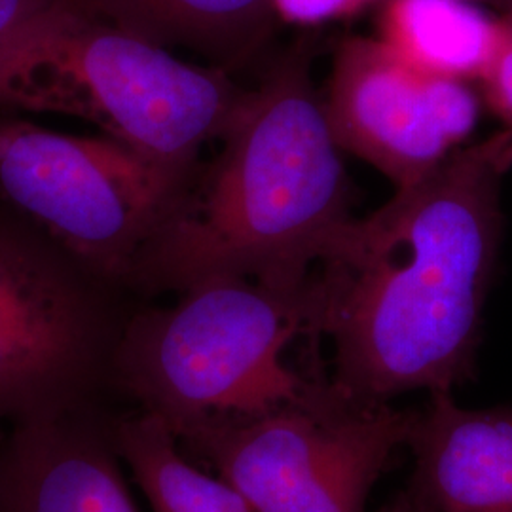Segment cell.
Here are the masks:
<instances>
[{
	"mask_svg": "<svg viewBox=\"0 0 512 512\" xmlns=\"http://www.w3.org/2000/svg\"><path fill=\"white\" fill-rule=\"evenodd\" d=\"M511 169L505 128L334 230L306 285V315L308 334L334 346L342 389L389 403L473 376Z\"/></svg>",
	"mask_w": 512,
	"mask_h": 512,
	"instance_id": "cell-1",
	"label": "cell"
},
{
	"mask_svg": "<svg viewBox=\"0 0 512 512\" xmlns=\"http://www.w3.org/2000/svg\"><path fill=\"white\" fill-rule=\"evenodd\" d=\"M220 141L215 162L200 165L137 256L128 281L135 298L232 277L304 291L349 219L342 148L311 82L308 50L275 65Z\"/></svg>",
	"mask_w": 512,
	"mask_h": 512,
	"instance_id": "cell-2",
	"label": "cell"
},
{
	"mask_svg": "<svg viewBox=\"0 0 512 512\" xmlns=\"http://www.w3.org/2000/svg\"><path fill=\"white\" fill-rule=\"evenodd\" d=\"M249 92L80 0H52L0 40L2 112L84 118L186 188L203 147L226 135Z\"/></svg>",
	"mask_w": 512,
	"mask_h": 512,
	"instance_id": "cell-3",
	"label": "cell"
},
{
	"mask_svg": "<svg viewBox=\"0 0 512 512\" xmlns=\"http://www.w3.org/2000/svg\"><path fill=\"white\" fill-rule=\"evenodd\" d=\"M306 334V289L205 281L171 306L133 308L114 353L112 389L181 437L294 399L313 372L291 368L285 351Z\"/></svg>",
	"mask_w": 512,
	"mask_h": 512,
	"instance_id": "cell-4",
	"label": "cell"
},
{
	"mask_svg": "<svg viewBox=\"0 0 512 512\" xmlns=\"http://www.w3.org/2000/svg\"><path fill=\"white\" fill-rule=\"evenodd\" d=\"M135 300L0 198V425L99 403Z\"/></svg>",
	"mask_w": 512,
	"mask_h": 512,
	"instance_id": "cell-5",
	"label": "cell"
},
{
	"mask_svg": "<svg viewBox=\"0 0 512 512\" xmlns=\"http://www.w3.org/2000/svg\"><path fill=\"white\" fill-rule=\"evenodd\" d=\"M412 418L414 410L359 399L315 370L294 399L175 439L255 512H365Z\"/></svg>",
	"mask_w": 512,
	"mask_h": 512,
	"instance_id": "cell-6",
	"label": "cell"
},
{
	"mask_svg": "<svg viewBox=\"0 0 512 512\" xmlns=\"http://www.w3.org/2000/svg\"><path fill=\"white\" fill-rule=\"evenodd\" d=\"M186 190L112 137L65 135L0 110V198L124 289Z\"/></svg>",
	"mask_w": 512,
	"mask_h": 512,
	"instance_id": "cell-7",
	"label": "cell"
},
{
	"mask_svg": "<svg viewBox=\"0 0 512 512\" xmlns=\"http://www.w3.org/2000/svg\"><path fill=\"white\" fill-rule=\"evenodd\" d=\"M325 110L340 148L403 188L459 150L480 97L471 82L412 67L380 38L349 37L334 55Z\"/></svg>",
	"mask_w": 512,
	"mask_h": 512,
	"instance_id": "cell-8",
	"label": "cell"
},
{
	"mask_svg": "<svg viewBox=\"0 0 512 512\" xmlns=\"http://www.w3.org/2000/svg\"><path fill=\"white\" fill-rule=\"evenodd\" d=\"M99 403L4 425L0 512H139Z\"/></svg>",
	"mask_w": 512,
	"mask_h": 512,
	"instance_id": "cell-9",
	"label": "cell"
},
{
	"mask_svg": "<svg viewBox=\"0 0 512 512\" xmlns=\"http://www.w3.org/2000/svg\"><path fill=\"white\" fill-rule=\"evenodd\" d=\"M416 465L382 512H512V408H463L452 391L414 410Z\"/></svg>",
	"mask_w": 512,
	"mask_h": 512,
	"instance_id": "cell-10",
	"label": "cell"
},
{
	"mask_svg": "<svg viewBox=\"0 0 512 512\" xmlns=\"http://www.w3.org/2000/svg\"><path fill=\"white\" fill-rule=\"evenodd\" d=\"M158 46H183L226 73L247 63L274 27L272 0H80Z\"/></svg>",
	"mask_w": 512,
	"mask_h": 512,
	"instance_id": "cell-11",
	"label": "cell"
},
{
	"mask_svg": "<svg viewBox=\"0 0 512 512\" xmlns=\"http://www.w3.org/2000/svg\"><path fill=\"white\" fill-rule=\"evenodd\" d=\"M501 18L461 0H382L378 38L423 73L473 82L495 54Z\"/></svg>",
	"mask_w": 512,
	"mask_h": 512,
	"instance_id": "cell-12",
	"label": "cell"
},
{
	"mask_svg": "<svg viewBox=\"0 0 512 512\" xmlns=\"http://www.w3.org/2000/svg\"><path fill=\"white\" fill-rule=\"evenodd\" d=\"M118 454L154 512H255L219 475L188 458L162 421L131 410L112 418Z\"/></svg>",
	"mask_w": 512,
	"mask_h": 512,
	"instance_id": "cell-13",
	"label": "cell"
},
{
	"mask_svg": "<svg viewBox=\"0 0 512 512\" xmlns=\"http://www.w3.org/2000/svg\"><path fill=\"white\" fill-rule=\"evenodd\" d=\"M480 86L486 105L507 128H512V14L501 18L499 42Z\"/></svg>",
	"mask_w": 512,
	"mask_h": 512,
	"instance_id": "cell-14",
	"label": "cell"
},
{
	"mask_svg": "<svg viewBox=\"0 0 512 512\" xmlns=\"http://www.w3.org/2000/svg\"><path fill=\"white\" fill-rule=\"evenodd\" d=\"M275 16L293 25H323L336 19L351 18L366 6L380 0H272Z\"/></svg>",
	"mask_w": 512,
	"mask_h": 512,
	"instance_id": "cell-15",
	"label": "cell"
},
{
	"mask_svg": "<svg viewBox=\"0 0 512 512\" xmlns=\"http://www.w3.org/2000/svg\"><path fill=\"white\" fill-rule=\"evenodd\" d=\"M52 0H0V40L35 18Z\"/></svg>",
	"mask_w": 512,
	"mask_h": 512,
	"instance_id": "cell-16",
	"label": "cell"
},
{
	"mask_svg": "<svg viewBox=\"0 0 512 512\" xmlns=\"http://www.w3.org/2000/svg\"><path fill=\"white\" fill-rule=\"evenodd\" d=\"M461 2H469V4H476V6H494L499 8L507 14H512V0H461Z\"/></svg>",
	"mask_w": 512,
	"mask_h": 512,
	"instance_id": "cell-17",
	"label": "cell"
},
{
	"mask_svg": "<svg viewBox=\"0 0 512 512\" xmlns=\"http://www.w3.org/2000/svg\"><path fill=\"white\" fill-rule=\"evenodd\" d=\"M2 427H4V425H0V435H2Z\"/></svg>",
	"mask_w": 512,
	"mask_h": 512,
	"instance_id": "cell-18",
	"label": "cell"
}]
</instances>
